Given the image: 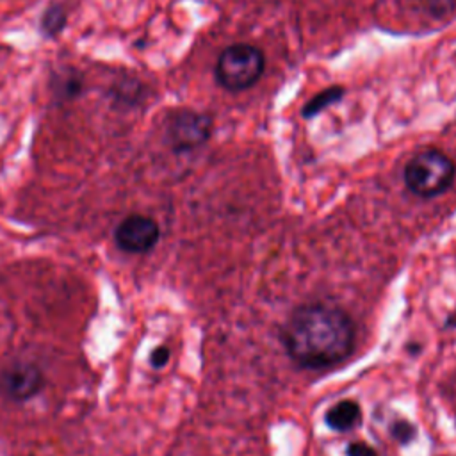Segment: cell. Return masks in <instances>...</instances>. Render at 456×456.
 I'll return each mask as SVG.
<instances>
[{
  "instance_id": "obj_1",
  "label": "cell",
  "mask_w": 456,
  "mask_h": 456,
  "mask_svg": "<svg viewBox=\"0 0 456 456\" xmlns=\"http://www.w3.org/2000/svg\"><path fill=\"white\" fill-rule=\"evenodd\" d=\"M283 344L287 354L301 367H331L351 354L354 324L338 306L303 305L290 314L283 328Z\"/></svg>"
},
{
  "instance_id": "obj_2",
  "label": "cell",
  "mask_w": 456,
  "mask_h": 456,
  "mask_svg": "<svg viewBox=\"0 0 456 456\" xmlns=\"http://www.w3.org/2000/svg\"><path fill=\"white\" fill-rule=\"evenodd\" d=\"M454 178L452 160L438 150L417 153L404 167V183L415 196L433 198L442 194Z\"/></svg>"
},
{
  "instance_id": "obj_3",
  "label": "cell",
  "mask_w": 456,
  "mask_h": 456,
  "mask_svg": "<svg viewBox=\"0 0 456 456\" xmlns=\"http://www.w3.org/2000/svg\"><path fill=\"white\" fill-rule=\"evenodd\" d=\"M264 71V55L249 45L228 46L217 59V82L230 91H242L253 86Z\"/></svg>"
},
{
  "instance_id": "obj_4",
  "label": "cell",
  "mask_w": 456,
  "mask_h": 456,
  "mask_svg": "<svg viewBox=\"0 0 456 456\" xmlns=\"http://www.w3.org/2000/svg\"><path fill=\"white\" fill-rule=\"evenodd\" d=\"M212 119L194 110H178L167 121L166 135L176 151H187L208 141Z\"/></svg>"
},
{
  "instance_id": "obj_5",
  "label": "cell",
  "mask_w": 456,
  "mask_h": 456,
  "mask_svg": "<svg viewBox=\"0 0 456 456\" xmlns=\"http://www.w3.org/2000/svg\"><path fill=\"white\" fill-rule=\"evenodd\" d=\"M160 239V228L155 219L142 214L126 216L114 230L116 246L132 255L151 251Z\"/></svg>"
},
{
  "instance_id": "obj_6",
  "label": "cell",
  "mask_w": 456,
  "mask_h": 456,
  "mask_svg": "<svg viewBox=\"0 0 456 456\" xmlns=\"http://www.w3.org/2000/svg\"><path fill=\"white\" fill-rule=\"evenodd\" d=\"M45 387V376L41 369L32 362H14L0 372V395L25 403L36 397Z\"/></svg>"
},
{
  "instance_id": "obj_7",
  "label": "cell",
  "mask_w": 456,
  "mask_h": 456,
  "mask_svg": "<svg viewBox=\"0 0 456 456\" xmlns=\"http://www.w3.org/2000/svg\"><path fill=\"white\" fill-rule=\"evenodd\" d=\"M362 420V408L353 399H342L335 403L326 413L324 422L337 433H347L354 429Z\"/></svg>"
},
{
  "instance_id": "obj_8",
  "label": "cell",
  "mask_w": 456,
  "mask_h": 456,
  "mask_svg": "<svg viewBox=\"0 0 456 456\" xmlns=\"http://www.w3.org/2000/svg\"><path fill=\"white\" fill-rule=\"evenodd\" d=\"M50 89H52V93L57 100L69 102V100L77 98L82 93L84 77H82V73H78L73 68L61 69L53 75V78L50 82Z\"/></svg>"
},
{
  "instance_id": "obj_9",
  "label": "cell",
  "mask_w": 456,
  "mask_h": 456,
  "mask_svg": "<svg viewBox=\"0 0 456 456\" xmlns=\"http://www.w3.org/2000/svg\"><path fill=\"white\" fill-rule=\"evenodd\" d=\"M142 84L134 78V77H121L119 80L112 82L110 84V89H109V94H110V100L118 105V103H123V105H128L132 107L134 103H137L142 96Z\"/></svg>"
},
{
  "instance_id": "obj_10",
  "label": "cell",
  "mask_w": 456,
  "mask_h": 456,
  "mask_svg": "<svg viewBox=\"0 0 456 456\" xmlns=\"http://www.w3.org/2000/svg\"><path fill=\"white\" fill-rule=\"evenodd\" d=\"M66 21H68L66 9L59 4H52L41 14V20H39L41 34H45L46 37H57L66 27Z\"/></svg>"
},
{
  "instance_id": "obj_11",
  "label": "cell",
  "mask_w": 456,
  "mask_h": 456,
  "mask_svg": "<svg viewBox=\"0 0 456 456\" xmlns=\"http://www.w3.org/2000/svg\"><path fill=\"white\" fill-rule=\"evenodd\" d=\"M344 94L342 87H328L322 93L315 94L305 107H303V118H314L317 116L321 110H324L326 107L337 103Z\"/></svg>"
},
{
  "instance_id": "obj_12",
  "label": "cell",
  "mask_w": 456,
  "mask_h": 456,
  "mask_svg": "<svg viewBox=\"0 0 456 456\" xmlns=\"http://www.w3.org/2000/svg\"><path fill=\"white\" fill-rule=\"evenodd\" d=\"M390 436L404 445V444H410L417 436V428L410 420L401 419L390 426Z\"/></svg>"
},
{
  "instance_id": "obj_13",
  "label": "cell",
  "mask_w": 456,
  "mask_h": 456,
  "mask_svg": "<svg viewBox=\"0 0 456 456\" xmlns=\"http://www.w3.org/2000/svg\"><path fill=\"white\" fill-rule=\"evenodd\" d=\"M346 456H379V452L376 451V447L369 445L367 442L354 440V442L347 444Z\"/></svg>"
},
{
  "instance_id": "obj_14",
  "label": "cell",
  "mask_w": 456,
  "mask_h": 456,
  "mask_svg": "<svg viewBox=\"0 0 456 456\" xmlns=\"http://www.w3.org/2000/svg\"><path fill=\"white\" fill-rule=\"evenodd\" d=\"M171 358V351L167 346H157L151 353H150V365L153 369H162Z\"/></svg>"
},
{
  "instance_id": "obj_15",
  "label": "cell",
  "mask_w": 456,
  "mask_h": 456,
  "mask_svg": "<svg viewBox=\"0 0 456 456\" xmlns=\"http://www.w3.org/2000/svg\"><path fill=\"white\" fill-rule=\"evenodd\" d=\"M447 326H451V328L456 326V314H452V315L447 317Z\"/></svg>"
}]
</instances>
